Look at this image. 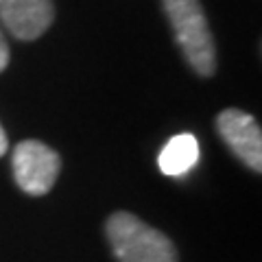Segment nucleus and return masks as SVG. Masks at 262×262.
Listing matches in <instances>:
<instances>
[{
	"label": "nucleus",
	"instance_id": "nucleus-1",
	"mask_svg": "<svg viewBox=\"0 0 262 262\" xmlns=\"http://www.w3.org/2000/svg\"><path fill=\"white\" fill-rule=\"evenodd\" d=\"M175 39L192 70L210 77L216 70V46L199 0H162Z\"/></svg>",
	"mask_w": 262,
	"mask_h": 262
},
{
	"label": "nucleus",
	"instance_id": "nucleus-2",
	"mask_svg": "<svg viewBox=\"0 0 262 262\" xmlns=\"http://www.w3.org/2000/svg\"><path fill=\"white\" fill-rule=\"evenodd\" d=\"M105 229L120 262H177L170 238L129 212H114Z\"/></svg>",
	"mask_w": 262,
	"mask_h": 262
},
{
	"label": "nucleus",
	"instance_id": "nucleus-3",
	"mask_svg": "<svg viewBox=\"0 0 262 262\" xmlns=\"http://www.w3.org/2000/svg\"><path fill=\"white\" fill-rule=\"evenodd\" d=\"M15 184L27 194H46L57 182L61 160L57 151L39 140H24L13 149L11 158Z\"/></svg>",
	"mask_w": 262,
	"mask_h": 262
},
{
	"label": "nucleus",
	"instance_id": "nucleus-4",
	"mask_svg": "<svg viewBox=\"0 0 262 262\" xmlns=\"http://www.w3.org/2000/svg\"><path fill=\"white\" fill-rule=\"evenodd\" d=\"M216 129L225 144L251 170H262V134L253 116L243 110H225L219 114Z\"/></svg>",
	"mask_w": 262,
	"mask_h": 262
},
{
	"label": "nucleus",
	"instance_id": "nucleus-5",
	"mask_svg": "<svg viewBox=\"0 0 262 262\" xmlns=\"http://www.w3.org/2000/svg\"><path fill=\"white\" fill-rule=\"evenodd\" d=\"M53 18L51 0H0V20L18 39H37Z\"/></svg>",
	"mask_w": 262,
	"mask_h": 262
},
{
	"label": "nucleus",
	"instance_id": "nucleus-6",
	"mask_svg": "<svg viewBox=\"0 0 262 262\" xmlns=\"http://www.w3.org/2000/svg\"><path fill=\"white\" fill-rule=\"evenodd\" d=\"M196 162H199V142L192 134L173 136L158 158L160 170L168 177L186 175Z\"/></svg>",
	"mask_w": 262,
	"mask_h": 262
},
{
	"label": "nucleus",
	"instance_id": "nucleus-7",
	"mask_svg": "<svg viewBox=\"0 0 262 262\" xmlns=\"http://www.w3.org/2000/svg\"><path fill=\"white\" fill-rule=\"evenodd\" d=\"M9 46H7V39H5V35L0 33V72H3L7 66H9Z\"/></svg>",
	"mask_w": 262,
	"mask_h": 262
},
{
	"label": "nucleus",
	"instance_id": "nucleus-8",
	"mask_svg": "<svg viewBox=\"0 0 262 262\" xmlns=\"http://www.w3.org/2000/svg\"><path fill=\"white\" fill-rule=\"evenodd\" d=\"M7 149H9V140H7V134H5L3 125H0V158L7 153Z\"/></svg>",
	"mask_w": 262,
	"mask_h": 262
}]
</instances>
